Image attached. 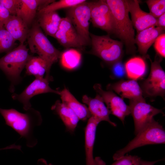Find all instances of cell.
<instances>
[{"mask_svg":"<svg viewBox=\"0 0 165 165\" xmlns=\"http://www.w3.org/2000/svg\"><path fill=\"white\" fill-rule=\"evenodd\" d=\"M28 111L27 113H23L14 109L0 108V113L6 124L26 139L28 146L32 147L37 142L33 136V129L35 127L41 124L42 119L38 112L31 108Z\"/></svg>","mask_w":165,"mask_h":165,"instance_id":"6da1fadb","label":"cell"},{"mask_svg":"<svg viewBox=\"0 0 165 165\" xmlns=\"http://www.w3.org/2000/svg\"><path fill=\"white\" fill-rule=\"evenodd\" d=\"M112 13L114 22L115 34L124 43L127 52L135 53V33L129 12L127 0H105Z\"/></svg>","mask_w":165,"mask_h":165,"instance_id":"7a4b0ae2","label":"cell"},{"mask_svg":"<svg viewBox=\"0 0 165 165\" xmlns=\"http://www.w3.org/2000/svg\"><path fill=\"white\" fill-rule=\"evenodd\" d=\"M27 40L31 52L37 54L45 62L47 68L45 78L50 80L51 66L60 58L62 53L51 44L38 22L29 30Z\"/></svg>","mask_w":165,"mask_h":165,"instance_id":"3957f363","label":"cell"},{"mask_svg":"<svg viewBox=\"0 0 165 165\" xmlns=\"http://www.w3.org/2000/svg\"><path fill=\"white\" fill-rule=\"evenodd\" d=\"M165 142V130L161 124L154 119L126 146L116 151L113 156V160H117L133 149L141 146Z\"/></svg>","mask_w":165,"mask_h":165,"instance_id":"277c9868","label":"cell"},{"mask_svg":"<svg viewBox=\"0 0 165 165\" xmlns=\"http://www.w3.org/2000/svg\"><path fill=\"white\" fill-rule=\"evenodd\" d=\"M91 53L111 64L120 61L123 53V43L111 38L109 35H97L90 33Z\"/></svg>","mask_w":165,"mask_h":165,"instance_id":"5b68a950","label":"cell"},{"mask_svg":"<svg viewBox=\"0 0 165 165\" xmlns=\"http://www.w3.org/2000/svg\"><path fill=\"white\" fill-rule=\"evenodd\" d=\"M31 57L26 46L20 43L0 58V68L11 81H16Z\"/></svg>","mask_w":165,"mask_h":165,"instance_id":"8992f818","label":"cell"},{"mask_svg":"<svg viewBox=\"0 0 165 165\" xmlns=\"http://www.w3.org/2000/svg\"><path fill=\"white\" fill-rule=\"evenodd\" d=\"M148 58L151 62V70L148 77L143 81L141 87L143 95L149 97L160 96L164 98L165 73L160 64L162 57L157 54L154 61L149 56Z\"/></svg>","mask_w":165,"mask_h":165,"instance_id":"52a82bcc","label":"cell"},{"mask_svg":"<svg viewBox=\"0 0 165 165\" xmlns=\"http://www.w3.org/2000/svg\"><path fill=\"white\" fill-rule=\"evenodd\" d=\"M67 12V17L70 20L78 35L86 45L90 43L89 32L90 9L89 2L86 1L68 8Z\"/></svg>","mask_w":165,"mask_h":165,"instance_id":"ba28073f","label":"cell"},{"mask_svg":"<svg viewBox=\"0 0 165 165\" xmlns=\"http://www.w3.org/2000/svg\"><path fill=\"white\" fill-rule=\"evenodd\" d=\"M129 106L134 121L135 135L154 119V116L163 113L161 109L146 103L145 100H130Z\"/></svg>","mask_w":165,"mask_h":165,"instance_id":"9c48e42d","label":"cell"},{"mask_svg":"<svg viewBox=\"0 0 165 165\" xmlns=\"http://www.w3.org/2000/svg\"><path fill=\"white\" fill-rule=\"evenodd\" d=\"M90 19L93 25L109 34L114 33L115 26L111 10L105 0L89 2Z\"/></svg>","mask_w":165,"mask_h":165,"instance_id":"30bf717a","label":"cell"},{"mask_svg":"<svg viewBox=\"0 0 165 165\" xmlns=\"http://www.w3.org/2000/svg\"><path fill=\"white\" fill-rule=\"evenodd\" d=\"M93 88L106 104L110 114L118 118L124 124L125 117L130 114L129 105L112 91L104 90L100 84H95Z\"/></svg>","mask_w":165,"mask_h":165,"instance_id":"8fae6325","label":"cell"},{"mask_svg":"<svg viewBox=\"0 0 165 165\" xmlns=\"http://www.w3.org/2000/svg\"><path fill=\"white\" fill-rule=\"evenodd\" d=\"M54 38L61 45L66 48H82L86 45L79 35L71 21L67 17L61 18Z\"/></svg>","mask_w":165,"mask_h":165,"instance_id":"7c38bea8","label":"cell"},{"mask_svg":"<svg viewBox=\"0 0 165 165\" xmlns=\"http://www.w3.org/2000/svg\"><path fill=\"white\" fill-rule=\"evenodd\" d=\"M49 81L46 78H35L22 93L19 94H13L12 98L22 103L24 109L27 111L31 108L30 100L34 96L47 93L59 95L60 91L54 90L50 86Z\"/></svg>","mask_w":165,"mask_h":165,"instance_id":"4fadbf2b","label":"cell"},{"mask_svg":"<svg viewBox=\"0 0 165 165\" xmlns=\"http://www.w3.org/2000/svg\"><path fill=\"white\" fill-rule=\"evenodd\" d=\"M131 21L137 33L146 28L156 27L157 19L149 13L142 10L138 0H127Z\"/></svg>","mask_w":165,"mask_h":165,"instance_id":"5bb4252c","label":"cell"},{"mask_svg":"<svg viewBox=\"0 0 165 165\" xmlns=\"http://www.w3.org/2000/svg\"><path fill=\"white\" fill-rule=\"evenodd\" d=\"M98 121L91 116L88 119L85 130V148L86 165H105L99 157L94 159L93 152L96 128Z\"/></svg>","mask_w":165,"mask_h":165,"instance_id":"9a60e30c","label":"cell"},{"mask_svg":"<svg viewBox=\"0 0 165 165\" xmlns=\"http://www.w3.org/2000/svg\"><path fill=\"white\" fill-rule=\"evenodd\" d=\"M108 90L114 91L121 98H127L130 100H145L142 92L137 80L130 79L121 80L107 85Z\"/></svg>","mask_w":165,"mask_h":165,"instance_id":"2e32d148","label":"cell"},{"mask_svg":"<svg viewBox=\"0 0 165 165\" xmlns=\"http://www.w3.org/2000/svg\"><path fill=\"white\" fill-rule=\"evenodd\" d=\"M82 100L83 103L87 105L91 116L100 122L102 121H106L113 127L116 126V123L110 120L109 111L99 95L97 94L94 98H92L85 95L82 97Z\"/></svg>","mask_w":165,"mask_h":165,"instance_id":"e0dca14e","label":"cell"},{"mask_svg":"<svg viewBox=\"0 0 165 165\" xmlns=\"http://www.w3.org/2000/svg\"><path fill=\"white\" fill-rule=\"evenodd\" d=\"M165 30L157 27H150L137 33L135 38V43L139 53L144 57L148 58L147 51L157 38L165 33Z\"/></svg>","mask_w":165,"mask_h":165,"instance_id":"ac0fdd59","label":"cell"},{"mask_svg":"<svg viewBox=\"0 0 165 165\" xmlns=\"http://www.w3.org/2000/svg\"><path fill=\"white\" fill-rule=\"evenodd\" d=\"M54 1L21 0L16 16L20 17L28 26L34 20L38 8L46 6Z\"/></svg>","mask_w":165,"mask_h":165,"instance_id":"d6986e66","label":"cell"},{"mask_svg":"<svg viewBox=\"0 0 165 165\" xmlns=\"http://www.w3.org/2000/svg\"><path fill=\"white\" fill-rule=\"evenodd\" d=\"M4 27L13 38L19 41L20 44H24L27 39L29 31L28 26L19 17L10 15Z\"/></svg>","mask_w":165,"mask_h":165,"instance_id":"ffe728a7","label":"cell"},{"mask_svg":"<svg viewBox=\"0 0 165 165\" xmlns=\"http://www.w3.org/2000/svg\"><path fill=\"white\" fill-rule=\"evenodd\" d=\"M62 102L72 109L79 120L85 121L91 115L87 106L79 102L66 88L60 91Z\"/></svg>","mask_w":165,"mask_h":165,"instance_id":"44dd1931","label":"cell"},{"mask_svg":"<svg viewBox=\"0 0 165 165\" xmlns=\"http://www.w3.org/2000/svg\"><path fill=\"white\" fill-rule=\"evenodd\" d=\"M51 109L59 116L68 130L74 131L79 119L72 109L59 100L56 101Z\"/></svg>","mask_w":165,"mask_h":165,"instance_id":"7402d4cb","label":"cell"},{"mask_svg":"<svg viewBox=\"0 0 165 165\" xmlns=\"http://www.w3.org/2000/svg\"><path fill=\"white\" fill-rule=\"evenodd\" d=\"M61 19L56 11L51 12L40 14L38 23L47 35L54 38Z\"/></svg>","mask_w":165,"mask_h":165,"instance_id":"603a6c76","label":"cell"},{"mask_svg":"<svg viewBox=\"0 0 165 165\" xmlns=\"http://www.w3.org/2000/svg\"><path fill=\"white\" fill-rule=\"evenodd\" d=\"M124 66L126 75L131 79L137 80L143 77L146 72V63L140 57L131 58L125 63Z\"/></svg>","mask_w":165,"mask_h":165,"instance_id":"cb8c5ba5","label":"cell"},{"mask_svg":"<svg viewBox=\"0 0 165 165\" xmlns=\"http://www.w3.org/2000/svg\"><path fill=\"white\" fill-rule=\"evenodd\" d=\"M25 68L26 74L34 75L35 78H43L47 71L45 62L38 56H31L28 61Z\"/></svg>","mask_w":165,"mask_h":165,"instance_id":"d4e9b609","label":"cell"},{"mask_svg":"<svg viewBox=\"0 0 165 165\" xmlns=\"http://www.w3.org/2000/svg\"><path fill=\"white\" fill-rule=\"evenodd\" d=\"M85 0H60L58 1H54L40 8L39 10V14L48 13L62 9H68L74 7L82 3Z\"/></svg>","mask_w":165,"mask_h":165,"instance_id":"484cf974","label":"cell"},{"mask_svg":"<svg viewBox=\"0 0 165 165\" xmlns=\"http://www.w3.org/2000/svg\"><path fill=\"white\" fill-rule=\"evenodd\" d=\"M60 58L62 66L67 69L71 70L75 68L79 65L81 55L75 50H70L62 53Z\"/></svg>","mask_w":165,"mask_h":165,"instance_id":"4316f807","label":"cell"},{"mask_svg":"<svg viewBox=\"0 0 165 165\" xmlns=\"http://www.w3.org/2000/svg\"><path fill=\"white\" fill-rule=\"evenodd\" d=\"M16 41L4 27L0 28V53L12 50Z\"/></svg>","mask_w":165,"mask_h":165,"instance_id":"83f0119b","label":"cell"},{"mask_svg":"<svg viewBox=\"0 0 165 165\" xmlns=\"http://www.w3.org/2000/svg\"><path fill=\"white\" fill-rule=\"evenodd\" d=\"M150 13L157 18L165 13V0H148L146 1Z\"/></svg>","mask_w":165,"mask_h":165,"instance_id":"f1b7e54d","label":"cell"},{"mask_svg":"<svg viewBox=\"0 0 165 165\" xmlns=\"http://www.w3.org/2000/svg\"><path fill=\"white\" fill-rule=\"evenodd\" d=\"M21 0H0L1 4L9 12L11 15L16 16Z\"/></svg>","mask_w":165,"mask_h":165,"instance_id":"f546056e","label":"cell"},{"mask_svg":"<svg viewBox=\"0 0 165 165\" xmlns=\"http://www.w3.org/2000/svg\"><path fill=\"white\" fill-rule=\"evenodd\" d=\"M141 159L136 156L124 155L115 160L111 165H139Z\"/></svg>","mask_w":165,"mask_h":165,"instance_id":"4dcf8cb0","label":"cell"},{"mask_svg":"<svg viewBox=\"0 0 165 165\" xmlns=\"http://www.w3.org/2000/svg\"><path fill=\"white\" fill-rule=\"evenodd\" d=\"M154 47L157 54L162 57H165V34L159 35L154 42Z\"/></svg>","mask_w":165,"mask_h":165,"instance_id":"1f68e13d","label":"cell"},{"mask_svg":"<svg viewBox=\"0 0 165 165\" xmlns=\"http://www.w3.org/2000/svg\"><path fill=\"white\" fill-rule=\"evenodd\" d=\"M112 65V72L115 77L122 78L126 74L124 65L123 64L121 61H117Z\"/></svg>","mask_w":165,"mask_h":165,"instance_id":"d6a6232c","label":"cell"},{"mask_svg":"<svg viewBox=\"0 0 165 165\" xmlns=\"http://www.w3.org/2000/svg\"><path fill=\"white\" fill-rule=\"evenodd\" d=\"M10 15L8 11L0 3V28L4 27Z\"/></svg>","mask_w":165,"mask_h":165,"instance_id":"836d02e7","label":"cell"},{"mask_svg":"<svg viewBox=\"0 0 165 165\" xmlns=\"http://www.w3.org/2000/svg\"><path fill=\"white\" fill-rule=\"evenodd\" d=\"M156 27L160 28L165 30V13L156 18Z\"/></svg>","mask_w":165,"mask_h":165,"instance_id":"e575fe53","label":"cell"},{"mask_svg":"<svg viewBox=\"0 0 165 165\" xmlns=\"http://www.w3.org/2000/svg\"><path fill=\"white\" fill-rule=\"evenodd\" d=\"M162 160V159H160L154 161H148L141 159L139 165H154L157 162Z\"/></svg>","mask_w":165,"mask_h":165,"instance_id":"d590c367","label":"cell"},{"mask_svg":"<svg viewBox=\"0 0 165 165\" xmlns=\"http://www.w3.org/2000/svg\"><path fill=\"white\" fill-rule=\"evenodd\" d=\"M38 163L40 165H52L51 164H48L45 160L43 159L39 160Z\"/></svg>","mask_w":165,"mask_h":165,"instance_id":"8d00e7d4","label":"cell"},{"mask_svg":"<svg viewBox=\"0 0 165 165\" xmlns=\"http://www.w3.org/2000/svg\"><path fill=\"white\" fill-rule=\"evenodd\" d=\"M4 149H5L4 148H0V150H4Z\"/></svg>","mask_w":165,"mask_h":165,"instance_id":"74e56055","label":"cell"}]
</instances>
